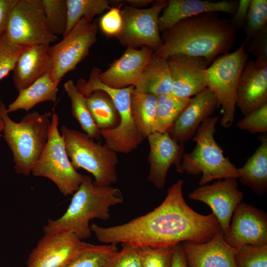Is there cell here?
I'll use <instances>...</instances> for the list:
<instances>
[{"mask_svg": "<svg viewBox=\"0 0 267 267\" xmlns=\"http://www.w3.org/2000/svg\"><path fill=\"white\" fill-rule=\"evenodd\" d=\"M217 98L208 88L191 97L169 132L179 144L184 143L195 134L201 123L213 115L219 107Z\"/></svg>", "mask_w": 267, "mask_h": 267, "instance_id": "obj_19", "label": "cell"}, {"mask_svg": "<svg viewBox=\"0 0 267 267\" xmlns=\"http://www.w3.org/2000/svg\"><path fill=\"white\" fill-rule=\"evenodd\" d=\"M122 24L121 9L117 6H112L99 21L100 29L107 36L116 37L120 32Z\"/></svg>", "mask_w": 267, "mask_h": 267, "instance_id": "obj_40", "label": "cell"}, {"mask_svg": "<svg viewBox=\"0 0 267 267\" xmlns=\"http://www.w3.org/2000/svg\"><path fill=\"white\" fill-rule=\"evenodd\" d=\"M123 200L119 188L95 185L90 177L84 176L66 212L57 219L48 220L43 227L44 232L73 233L81 240L89 238L92 233L89 222L94 219L108 220L110 208Z\"/></svg>", "mask_w": 267, "mask_h": 267, "instance_id": "obj_3", "label": "cell"}, {"mask_svg": "<svg viewBox=\"0 0 267 267\" xmlns=\"http://www.w3.org/2000/svg\"><path fill=\"white\" fill-rule=\"evenodd\" d=\"M122 246L104 267H141L140 248L126 243Z\"/></svg>", "mask_w": 267, "mask_h": 267, "instance_id": "obj_38", "label": "cell"}, {"mask_svg": "<svg viewBox=\"0 0 267 267\" xmlns=\"http://www.w3.org/2000/svg\"><path fill=\"white\" fill-rule=\"evenodd\" d=\"M17 0H0V36L5 34L11 9Z\"/></svg>", "mask_w": 267, "mask_h": 267, "instance_id": "obj_43", "label": "cell"}, {"mask_svg": "<svg viewBox=\"0 0 267 267\" xmlns=\"http://www.w3.org/2000/svg\"><path fill=\"white\" fill-rule=\"evenodd\" d=\"M64 88L71 101L72 114L85 133L90 137L99 140L100 130L94 122L89 109L87 97L77 89L72 80L64 84Z\"/></svg>", "mask_w": 267, "mask_h": 267, "instance_id": "obj_30", "label": "cell"}, {"mask_svg": "<svg viewBox=\"0 0 267 267\" xmlns=\"http://www.w3.org/2000/svg\"><path fill=\"white\" fill-rule=\"evenodd\" d=\"M237 187L236 178L219 179L211 184L200 185L189 193L188 197L202 202L211 209L223 233L230 224L235 209L243 199Z\"/></svg>", "mask_w": 267, "mask_h": 267, "instance_id": "obj_14", "label": "cell"}, {"mask_svg": "<svg viewBox=\"0 0 267 267\" xmlns=\"http://www.w3.org/2000/svg\"><path fill=\"white\" fill-rule=\"evenodd\" d=\"M245 44L247 51L254 55L256 60L267 62V26Z\"/></svg>", "mask_w": 267, "mask_h": 267, "instance_id": "obj_41", "label": "cell"}, {"mask_svg": "<svg viewBox=\"0 0 267 267\" xmlns=\"http://www.w3.org/2000/svg\"><path fill=\"white\" fill-rule=\"evenodd\" d=\"M183 183V180L179 179L173 184L162 203L147 214L110 227L93 223L90 225L91 232L103 243H126L139 248L209 241L221 230L220 225L213 213L200 214L187 204Z\"/></svg>", "mask_w": 267, "mask_h": 267, "instance_id": "obj_1", "label": "cell"}, {"mask_svg": "<svg viewBox=\"0 0 267 267\" xmlns=\"http://www.w3.org/2000/svg\"><path fill=\"white\" fill-rule=\"evenodd\" d=\"M118 251L116 244L83 242L78 253L65 267H104Z\"/></svg>", "mask_w": 267, "mask_h": 267, "instance_id": "obj_31", "label": "cell"}, {"mask_svg": "<svg viewBox=\"0 0 267 267\" xmlns=\"http://www.w3.org/2000/svg\"><path fill=\"white\" fill-rule=\"evenodd\" d=\"M4 128V123L0 112V138L2 136V133Z\"/></svg>", "mask_w": 267, "mask_h": 267, "instance_id": "obj_46", "label": "cell"}, {"mask_svg": "<svg viewBox=\"0 0 267 267\" xmlns=\"http://www.w3.org/2000/svg\"><path fill=\"white\" fill-rule=\"evenodd\" d=\"M248 58L243 42L234 51L216 58L206 69L207 86L221 107V125L224 128L234 122L237 88Z\"/></svg>", "mask_w": 267, "mask_h": 267, "instance_id": "obj_7", "label": "cell"}, {"mask_svg": "<svg viewBox=\"0 0 267 267\" xmlns=\"http://www.w3.org/2000/svg\"><path fill=\"white\" fill-rule=\"evenodd\" d=\"M231 218V223L223 233L227 244L236 249L244 245H267V214L264 210L241 202Z\"/></svg>", "mask_w": 267, "mask_h": 267, "instance_id": "obj_12", "label": "cell"}, {"mask_svg": "<svg viewBox=\"0 0 267 267\" xmlns=\"http://www.w3.org/2000/svg\"><path fill=\"white\" fill-rule=\"evenodd\" d=\"M171 267H188L181 243L174 247Z\"/></svg>", "mask_w": 267, "mask_h": 267, "instance_id": "obj_44", "label": "cell"}, {"mask_svg": "<svg viewBox=\"0 0 267 267\" xmlns=\"http://www.w3.org/2000/svg\"><path fill=\"white\" fill-rule=\"evenodd\" d=\"M166 60L172 80V94L191 98L207 88L206 71L210 63L206 59L177 54Z\"/></svg>", "mask_w": 267, "mask_h": 267, "instance_id": "obj_16", "label": "cell"}, {"mask_svg": "<svg viewBox=\"0 0 267 267\" xmlns=\"http://www.w3.org/2000/svg\"><path fill=\"white\" fill-rule=\"evenodd\" d=\"M158 96L138 91L135 89L132 92L131 109L135 126L145 139L153 133Z\"/></svg>", "mask_w": 267, "mask_h": 267, "instance_id": "obj_27", "label": "cell"}, {"mask_svg": "<svg viewBox=\"0 0 267 267\" xmlns=\"http://www.w3.org/2000/svg\"><path fill=\"white\" fill-rule=\"evenodd\" d=\"M58 116L54 113L51 116L47 143L33 166L31 174L50 179L64 196H68L77 190L84 176L74 169L68 157L58 130Z\"/></svg>", "mask_w": 267, "mask_h": 267, "instance_id": "obj_8", "label": "cell"}, {"mask_svg": "<svg viewBox=\"0 0 267 267\" xmlns=\"http://www.w3.org/2000/svg\"><path fill=\"white\" fill-rule=\"evenodd\" d=\"M153 51L147 47L140 49L127 47L120 58L115 60L106 70L100 72V81L115 89L134 86Z\"/></svg>", "mask_w": 267, "mask_h": 267, "instance_id": "obj_20", "label": "cell"}, {"mask_svg": "<svg viewBox=\"0 0 267 267\" xmlns=\"http://www.w3.org/2000/svg\"><path fill=\"white\" fill-rule=\"evenodd\" d=\"M220 116L209 117L201 123L193 138L195 147L190 153L184 152L181 159L182 173L202 175L200 186L214 179L239 177L237 168L224 156L214 137Z\"/></svg>", "mask_w": 267, "mask_h": 267, "instance_id": "obj_5", "label": "cell"}, {"mask_svg": "<svg viewBox=\"0 0 267 267\" xmlns=\"http://www.w3.org/2000/svg\"><path fill=\"white\" fill-rule=\"evenodd\" d=\"M134 87L138 91L158 96L171 93L172 80L167 60L152 55Z\"/></svg>", "mask_w": 267, "mask_h": 267, "instance_id": "obj_25", "label": "cell"}, {"mask_svg": "<svg viewBox=\"0 0 267 267\" xmlns=\"http://www.w3.org/2000/svg\"><path fill=\"white\" fill-rule=\"evenodd\" d=\"M27 48L13 43L5 34L0 36V81L13 71L19 57Z\"/></svg>", "mask_w": 267, "mask_h": 267, "instance_id": "obj_36", "label": "cell"}, {"mask_svg": "<svg viewBox=\"0 0 267 267\" xmlns=\"http://www.w3.org/2000/svg\"><path fill=\"white\" fill-rule=\"evenodd\" d=\"M147 138L149 146L148 180L157 188L163 189L172 165H175L177 171L182 173L181 161L184 153V144L177 142L169 133L153 132Z\"/></svg>", "mask_w": 267, "mask_h": 267, "instance_id": "obj_17", "label": "cell"}, {"mask_svg": "<svg viewBox=\"0 0 267 267\" xmlns=\"http://www.w3.org/2000/svg\"><path fill=\"white\" fill-rule=\"evenodd\" d=\"M180 243L188 267H236L234 257L237 249L225 242L222 230L205 243Z\"/></svg>", "mask_w": 267, "mask_h": 267, "instance_id": "obj_21", "label": "cell"}, {"mask_svg": "<svg viewBox=\"0 0 267 267\" xmlns=\"http://www.w3.org/2000/svg\"><path fill=\"white\" fill-rule=\"evenodd\" d=\"M238 0H169L159 16L160 32H163L184 18L207 12L234 13Z\"/></svg>", "mask_w": 267, "mask_h": 267, "instance_id": "obj_22", "label": "cell"}, {"mask_svg": "<svg viewBox=\"0 0 267 267\" xmlns=\"http://www.w3.org/2000/svg\"><path fill=\"white\" fill-rule=\"evenodd\" d=\"M83 242L73 233H44L30 254L27 267H65L78 253Z\"/></svg>", "mask_w": 267, "mask_h": 267, "instance_id": "obj_15", "label": "cell"}, {"mask_svg": "<svg viewBox=\"0 0 267 267\" xmlns=\"http://www.w3.org/2000/svg\"><path fill=\"white\" fill-rule=\"evenodd\" d=\"M5 34L25 47L49 45L58 40L49 31L43 12L29 0H17L9 14Z\"/></svg>", "mask_w": 267, "mask_h": 267, "instance_id": "obj_11", "label": "cell"}, {"mask_svg": "<svg viewBox=\"0 0 267 267\" xmlns=\"http://www.w3.org/2000/svg\"><path fill=\"white\" fill-rule=\"evenodd\" d=\"M132 86L116 89L110 94L118 112L120 121L114 128L100 130L105 144L117 153L128 154L136 149L144 140L134 121L131 109Z\"/></svg>", "mask_w": 267, "mask_h": 267, "instance_id": "obj_13", "label": "cell"}, {"mask_svg": "<svg viewBox=\"0 0 267 267\" xmlns=\"http://www.w3.org/2000/svg\"><path fill=\"white\" fill-rule=\"evenodd\" d=\"M267 104V62H246L236 94V106L244 116Z\"/></svg>", "mask_w": 267, "mask_h": 267, "instance_id": "obj_18", "label": "cell"}, {"mask_svg": "<svg viewBox=\"0 0 267 267\" xmlns=\"http://www.w3.org/2000/svg\"><path fill=\"white\" fill-rule=\"evenodd\" d=\"M168 0H154L151 6L137 8L125 5L121 9L123 24L115 37L123 46L147 47L154 51L163 45L159 29V16L167 6Z\"/></svg>", "mask_w": 267, "mask_h": 267, "instance_id": "obj_9", "label": "cell"}, {"mask_svg": "<svg viewBox=\"0 0 267 267\" xmlns=\"http://www.w3.org/2000/svg\"><path fill=\"white\" fill-rule=\"evenodd\" d=\"M191 98L177 97L171 93L159 96L153 133H169Z\"/></svg>", "mask_w": 267, "mask_h": 267, "instance_id": "obj_29", "label": "cell"}, {"mask_svg": "<svg viewBox=\"0 0 267 267\" xmlns=\"http://www.w3.org/2000/svg\"><path fill=\"white\" fill-rule=\"evenodd\" d=\"M42 10L50 32L56 36H64L67 24L66 0H29Z\"/></svg>", "mask_w": 267, "mask_h": 267, "instance_id": "obj_33", "label": "cell"}, {"mask_svg": "<svg viewBox=\"0 0 267 267\" xmlns=\"http://www.w3.org/2000/svg\"><path fill=\"white\" fill-rule=\"evenodd\" d=\"M174 247L140 248L141 267H171Z\"/></svg>", "mask_w": 267, "mask_h": 267, "instance_id": "obj_37", "label": "cell"}, {"mask_svg": "<svg viewBox=\"0 0 267 267\" xmlns=\"http://www.w3.org/2000/svg\"><path fill=\"white\" fill-rule=\"evenodd\" d=\"M61 135L74 169H82L94 177V184L110 186L118 179L117 153L105 144L95 141L85 133L63 126Z\"/></svg>", "mask_w": 267, "mask_h": 267, "instance_id": "obj_6", "label": "cell"}, {"mask_svg": "<svg viewBox=\"0 0 267 267\" xmlns=\"http://www.w3.org/2000/svg\"><path fill=\"white\" fill-rule=\"evenodd\" d=\"M6 109L0 100V112L4 123L2 136L12 153L15 171L28 177L47 143L52 114L33 112L16 122L10 118Z\"/></svg>", "mask_w": 267, "mask_h": 267, "instance_id": "obj_4", "label": "cell"}, {"mask_svg": "<svg viewBox=\"0 0 267 267\" xmlns=\"http://www.w3.org/2000/svg\"><path fill=\"white\" fill-rule=\"evenodd\" d=\"M154 1L153 0H127L126 2L128 5L133 7L140 8L143 6H147L151 4Z\"/></svg>", "mask_w": 267, "mask_h": 267, "instance_id": "obj_45", "label": "cell"}, {"mask_svg": "<svg viewBox=\"0 0 267 267\" xmlns=\"http://www.w3.org/2000/svg\"><path fill=\"white\" fill-rule=\"evenodd\" d=\"M217 12H207L181 20L162 32V46L152 55L167 59L177 54L202 57L210 63L229 53L236 29Z\"/></svg>", "mask_w": 267, "mask_h": 267, "instance_id": "obj_2", "label": "cell"}, {"mask_svg": "<svg viewBox=\"0 0 267 267\" xmlns=\"http://www.w3.org/2000/svg\"><path fill=\"white\" fill-rule=\"evenodd\" d=\"M261 143L244 165L237 168L238 179L245 186L259 195L267 192V136H259Z\"/></svg>", "mask_w": 267, "mask_h": 267, "instance_id": "obj_24", "label": "cell"}, {"mask_svg": "<svg viewBox=\"0 0 267 267\" xmlns=\"http://www.w3.org/2000/svg\"><path fill=\"white\" fill-rule=\"evenodd\" d=\"M240 130L251 134L267 131V104L256 110L239 120L236 125Z\"/></svg>", "mask_w": 267, "mask_h": 267, "instance_id": "obj_39", "label": "cell"}, {"mask_svg": "<svg viewBox=\"0 0 267 267\" xmlns=\"http://www.w3.org/2000/svg\"><path fill=\"white\" fill-rule=\"evenodd\" d=\"M49 45L27 48L20 55L13 70L12 79L18 91L24 89L52 69Z\"/></svg>", "mask_w": 267, "mask_h": 267, "instance_id": "obj_23", "label": "cell"}, {"mask_svg": "<svg viewBox=\"0 0 267 267\" xmlns=\"http://www.w3.org/2000/svg\"><path fill=\"white\" fill-rule=\"evenodd\" d=\"M251 0H238L237 8L229 20L231 25L235 29L244 28L247 20Z\"/></svg>", "mask_w": 267, "mask_h": 267, "instance_id": "obj_42", "label": "cell"}, {"mask_svg": "<svg viewBox=\"0 0 267 267\" xmlns=\"http://www.w3.org/2000/svg\"><path fill=\"white\" fill-rule=\"evenodd\" d=\"M112 3L108 0H66L68 19L64 36L81 19L92 22L95 15L109 10Z\"/></svg>", "mask_w": 267, "mask_h": 267, "instance_id": "obj_32", "label": "cell"}, {"mask_svg": "<svg viewBox=\"0 0 267 267\" xmlns=\"http://www.w3.org/2000/svg\"><path fill=\"white\" fill-rule=\"evenodd\" d=\"M59 82L53 81L50 74H46L27 88L19 91L16 98L6 108L9 113L19 110L29 111L37 104L57 101Z\"/></svg>", "mask_w": 267, "mask_h": 267, "instance_id": "obj_26", "label": "cell"}, {"mask_svg": "<svg viewBox=\"0 0 267 267\" xmlns=\"http://www.w3.org/2000/svg\"><path fill=\"white\" fill-rule=\"evenodd\" d=\"M267 0H251L246 24L244 27L246 43L258 32L267 26Z\"/></svg>", "mask_w": 267, "mask_h": 267, "instance_id": "obj_34", "label": "cell"}, {"mask_svg": "<svg viewBox=\"0 0 267 267\" xmlns=\"http://www.w3.org/2000/svg\"><path fill=\"white\" fill-rule=\"evenodd\" d=\"M234 259L236 267H267V245H243L237 248Z\"/></svg>", "mask_w": 267, "mask_h": 267, "instance_id": "obj_35", "label": "cell"}, {"mask_svg": "<svg viewBox=\"0 0 267 267\" xmlns=\"http://www.w3.org/2000/svg\"><path fill=\"white\" fill-rule=\"evenodd\" d=\"M97 22H89L81 19L63 39L49 47L52 69L50 76L60 83L69 72L88 56L90 47L96 42Z\"/></svg>", "mask_w": 267, "mask_h": 267, "instance_id": "obj_10", "label": "cell"}, {"mask_svg": "<svg viewBox=\"0 0 267 267\" xmlns=\"http://www.w3.org/2000/svg\"><path fill=\"white\" fill-rule=\"evenodd\" d=\"M87 104L96 126L100 130L115 128L120 121L113 101L105 91L97 90L87 97Z\"/></svg>", "mask_w": 267, "mask_h": 267, "instance_id": "obj_28", "label": "cell"}]
</instances>
